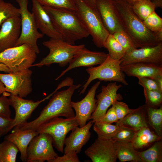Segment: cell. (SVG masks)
Wrapping results in <instances>:
<instances>
[{
  "mask_svg": "<svg viewBox=\"0 0 162 162\" xmlns=\"http://www.w3.org/2000/svg\"><path fill=\"white\" fill-rule=\"evenodd\" d=\"M43 44L49 49V53L40 62L32 64V67L49 66L54 63H58L61 67H65L75 55L85 47L83 44L72 45L62 39L53 38L44 41Z\"/></svg>",
  "mask_w": 162,
  "mask_h": 162,
  "instance_id": "cell-5",
  "label": "cell"
},
{
  "mask_svg": "<svg viewBox=\"0 0 162 162\" xmlns=\"http://www.w3.org/2000/svg\"><path fill=\"white\" fill-rule=\"evenodd\" d=\"M122 86V84L118 85L116 82L102 86L101 92L96 96V109L90 120H92L94 123L99 121L104 116L114 101L120 99L121 95L117 93V92Z\"/></svg>",
  "mask_w": 162,
  "mask_h": 162,
  "instance_id": "cell-14",
  "label": "cell"
},
{
  "mask_svg": "<svg viewBox=\"0 0 162 162\" xmlns=\"http://www.w3.org/2000/svg\"><path fill=\"white\" fill-rule=\"evenodd\" d=\"M112 34L124 48L126 53L137 49L131 38L124 30L116 32Z\"/></svg>",
  "mask_w": 162,
  "mask_h": 162,
  "instance_id": "cell-36",
  "label": "cell"
},
{
  "mask_svg": "<svg viewBox=\"0 0 162 162\" xmlns=\"http://www.w3.org/2000/svg\"><path fill=\"white\" fill-rule=\"evenodd\" d=\"M51 136L46 133H40L29 143L27 150V162H51L58 154L53 147Z\"/></svg>",
  "mask_w": 162,
  "mask_h": 162,
  "instance_id": "cell-10",
  "label": "cell"
},
{
  "mask_svg": "<svg viewBox=\"0 0 162 162\" xmlns=\"http://www.w3.org/2000/svg\"><path fill=\"white\" fill-rule=\"evenodd\" d=\"M32 73L28 68L15 73L0 74V80L4 85L5 92L23 98L32 91Z\"/></svg>",
  "mask_w": 162,
  "mask_h": 162,
  "instance_id": "cell-11",
  "label": "cell"
},
{
  "mask_svg": "<svg viewBox=\"0 0 162 162\" xmlns=\"http://www.w3.org/2000/svg\"><path fill=\"white\" fill-rule=\"evenodd\" d=\"M5 92L3 93V95L0 97V116L5 118L10 119L11 112L10 109L9 99L7 98L10 93Z\"/></svg>",
  "mask_w": 162,
  "mask_h": 162,
  "instance_id": "cell-39",
  "label": "cell"
},
{
  "mask_svg": "<svg viewBox=\"0 0 162 162\" xmlns=\"http://www.w3.org/2000/svg\"><path fill=\"white\" fill-rule=\"evenodd\" d=\"M76 11L82 24L98 48H105V42L109 34L104 27L96 8L91 6L84 0H74Z\"/></svg>",
  "mask_w": 162,
  "mask_h": 162,
  "instance_id": "cell-4",
  "label": "cell"
},
{
  "mask_svg": "<svg viewBox=\"0 0 162 162\" xmlns=\"http://www.w3.org/2000/svg\"><path fill=\"white\" fill-rule=\"evenodd\" d=\"M161 140L148 126L142 128L137 131L131 142L136 150L142 149Z\"/></svg>",
  "mask_w": 162,
  "mask_h": 162,
  "instance_id": "cell-25",
  "label": "cell"
},
{
  "mask_svg": "<svg viewBox=\"0 0 162 162\" xmlns=\"http://www.w3.org/2000/svg\"><path fill=\"white\" fill-rule=\"evenodd\" d=\"M121 70L129 76L147 77L157 80L162 77V66L135 63L121 66Z\"/></svg>",
  "mask_w": 162,
  "mask_h": 162,
  "instance_id": "cell-23",
  "label": "cell"
},
{
  "mask_svg": "<svg viewBox=\"0 0 162 162\" xmlns=\"http://www.w3.org/2000/svg\"><path fill=\"white\" fill-rule=\"evenodd\" d=\"M21 32L20 16L13 17L4 21L0 28V52L15 46Z\"/></svg>",
  "mask_w": 162,
  "mask_h": 162,
  "instance_id": "cell-18",
  "label": "cell"
},
{
  "mask_svg": "<svg viewBox=\"0 0 162 162\" xmlns=\"http://www.w3.org/2000/svg\"><path fill=\"white\" fill-rule=\"evenodd\" d=\"M112 105L114 106L118 121L124 118L132 110L130 109L125 103L117 100L114 101Z\"/></svg>",
  "mask_w": 162,
  "mask_h": 162,
  "instance_id": "cell-40",
  "label": "cell"
},
{
  "mask_svg": "<svg viewBox=\"0 0 162 162\" xmlns=\"http://www.w3.org/2000/svg\"><path fill=\"white\" fill-rule=\"evenodd\" d=\"M5 92L4 85L0 80V95Z\"/></svg>",
  "mask_w": 162,
  "mask_h": 162,
  "instance_id": "cell-49",
  "label": "cell"
},
{
  "mask_svg": "<svg viewBox=\"0 0 162 162\" xmlns=\"http://www.w3.org/2000/svg\"><path fill=\"white\" fill-rule=\"evenodd\" d=\"M55 92L54 91L42 100L35 102L32 100L24 99L18 96L10 93L8 98L10 106L14 108L15 112V117L13 119L11 127V130L16 125H19L26 122L33 111L39 105L48 99Z\"/></svg>",
  "mask_w": 162,
  "mask_h": 162,
  "instance_id": "cell-16",
  "label": "cell"
},
{
  "mask_svg": "<svg viewBox=\"0 0 162 162\" xmlns=\"http://www.w3.org/2000/svg\"><path fill=\"white\" fill-rule=\"evenodd\" d=\"M119 128L112 139L118 144L125 143L131 142L136 131L126 127L117 122Z\"/></svg>",
  "mask_w": 162,
  "mask_h": 162,
  "instance_id": "cell-34",
  "label": "cell"
},
{
  "mask_svg": "<svg viewBox=\"0 0 162 162\" xmlns=\"http://www.w3.org/2000/svg\"><path fill=\"white\" fill-rule=\"evenodd\" d=\"M131 6L136 1L140 0H124Z\"/></svg>",
  "mask_w": 162,
  "mask_h": 162,
  "instance_id": "cell-50",
  "label": "cell"
},
{
  "mask_svg": "<svg viewBox=\"0 0 162 162\" xmlns=\"http://www.w3.org/2000/svg\"><path fill=\"white\" fill-rule=\"evenodd\" d=\"M87 4L95 8L96 0H84Z\"/></svg>",
  "mask_w": 162,
  "mask_h": 162,
  "instance_id": "cell-48",
  "label": "cell"
},
{
  "mask_svg": "<svg viewBox=\"0 0 162 162\" xmlns=\"http://www.w3.org/2000/svg\"><path fill=\"white\" fill-rule=\"evenodd\" d=\"M77 154L69 152L61 156H58L51 162H80Z\"/></svg>",
  "mask_w": 162,
  "mask_h": 162,
  "instance_id": "cell-43",
  "label": "cell"
},
{
  "mask_svg": "<svg viewBox=\"0 0 162 162\" xmlns=\"http://www.w3.org/2000/svg\"><path fill=\"white\" fill-rule=\"evenodd\" d=\"M37 54L31 45L24 44L0 52V63L7 66L11 73H15L32 67Z\"/></svg>",
  "mask_w": 162,
  "mask_h": 162,
  "instance_id": "cell-6",
  "label": "cell"
},
{
  "mask_svg": "<svg viewBox=\"0 0 162 162\" xmlns=\"http://www.w3.org/2000/svg\"><path fill=\"white\" fill-rule=\"evenodd\" d=\"M13 119H8L0 116V138L11 130Z\"/></svg>",
  "mask_w": 162,
  "mask_h": 162,
  "instance_id": "cell-44",
  "label": "cell"
},
{
  "mask_svg": "<svg viewBox=\"0 0 162 162\" xmlns=\"http://www.w3.org/2000/svg\"><path fill=\"white\" fill-rule=\"evenodd\" d=\"M93 129L98 135V138L111 139L114 136L118 128L119 125L107 123L99 121L94 123Z\"/></svg>",
  "mask_w": 162,
  "mask_h": 162,
  "instance_id": "cell-30",
  "label": "cell"
},
{
  "mask_svg": "<svg viewBox=\"0 0 162 162\" xmlns=\"http://www.w3.org/2000/svg\"><path fill=\"white\" fill-rule=\"evenodd\" d=\"M13 129L11 133L4 137V140L14 144L20 153L21 160L27 162L28 146L32 139L39 134L36 130H22L19 125H16Z\"/></svg>",
  "mask_w": 162,
  "mask_h": 162,
  "instance_id": "cell-22",
  "label": "cell"
},
{
  "mask_svg": "<svg viewBox=\"0 0 162 162\" xmlns=\"http://www.w3.org/2000/svg\"><path fill=\"white\" fill-rule=\"evenodd\" d=\"M95 8L103 23L109 34L123 30L113 0H96Z\"/></svg>",
  "mask_w": 162,
  "mask_h": 162,
  "instance_id": "cell-15",
  "label": "cell"
},
{
  "mask_svg": "<svg viewBox=\"0 0 162 162\" xmlns=\"http://www.w3.org/2000/svg\"><path fill=\"white\" fill-rule=\"evenodd\" d=\"M0 162H1L0 160Z\"/></svg>",
  "mask_w": 162,
  "mask_h": 162,
  "instance_id": "cell-51",
  "label": "cell"
},
{
  "mask_svg": "<svg viewBox=\"0 0 162 162\" xmlns=\"http://www.w3.org/2000/svg\"><path fill=\"white\" fill-rule=\"evenodd\" d=\"M15 1L20 7L21 32L15 46L27 44L32 47L37 54H38L40 50L37 40L43 38L44 34L38 32L34 15L28 10V0Z\"/></svg>",
  "mask_w": 162,
  "mask_h": 162,
  "instance_id": "cell-9",
  "label": "cell"
},
{
  "mask_svg": "<svg viewBox=\"0 0 162 162\" xmlns=\"http://www.w3.org/2000/svg\"><path fill=\"white\" fill-rule=\"evenodd\" d=\"M79 126L75 117L66 118L56 117L40 125L36 130L40 133L50 135L53 146L59 152L64 153V141L68 133Z\"/></svg>",
  "mask_w": 162,
  "mask_h": 162,
  "instance_id": "cell-8",
  "label": "cell"
},
{
  "mask_svg": "<svg viewBox=\"0 0 162 162\" xmlns=\"http://www.w3.org/2000/svg\"><path fill=\"white\" fill-rule=\"evenodd\" d=\"M32 13L37 26L41 33L50 38L63 40L61 34L56 29L48 14L43 6L36 0H32Z\"/></svg>",
  "mask_w": 162,
  "mask_h": 162,
  "instance_id": "cell-20",
  "label": "cell"
},
{
  "mask_svg": "<svg viewBox=\"0 0 162 162\" xmlns=\"http://www.w3.org/2000/svg\"><path fill=\"white\" fill-rule=\"evenodd\" d=\"M138 83L143 88L151 90H159L162 92L157 81L154 79L147 77L138 78Z\"/></svg>",
  "mask_w": 162,
  "mask_h": 162,
  "instance_id": "cell-41",
  "label": "cell"
},
{
  "mask_svg": "<svg viewBox=\"0 0 162 162\" xmlns=\"http://www.w3.org/2000/svg\"><path fill=\"white\" fill-rule=\"evenodd\" d=\"M146 109L148 125L153 128L155 133L162 139V106L158 108H153L146 106Z\"/></svg>",
  "mask_w": 162,
  "mask_h": 162,
  "instance_id": "cell-28",
  "label": "cell"
},
{
  "mask_svg": "<svg viewBox=\"0 0 162 162\" xmlns=\"http://www.w3.org/2000/svg\"><path fill=\"white\" fill-rule=\"evenodd\" d=\"M0 71L7 73H11L9 68L7 66L1 63H0Z\"/></svg>",
  "mask_w": 162,
  "mask_h": 162,
  "instance_id": "cell-46",
  "label": "cell"
},
{
  "mask_svg": "<svg viewBox=\"0 0 162 162\" xmlns=\"http://www.w3.org/2000/svg\"><path fill=\"white\" fill-rule=\"evenodd\" d=\"M109 52L108 55L112 59L120 60L126 54V52L112 34H109L105 42V48Z\"/></svg>",
  "mask_w": 162,
  "mask_h": 162,
  "instance_id": "cell-32",
  "label": "cell"
},
{
  "mask_svg": "<svg viewBox=\"0 0 162 162\" xmlns=\"http://www.w3.org/2000/svg\"><path fill=\"white\" fill-rule=\"evenodd\" d=\"M142 162H162V142L161 140L155 142L148 149L139 152L136 151Z\"/></svg>",
  "mask_w": 162,
  "mask_h": 162,
  "instance_id": "cell-27",
  "label": "cell"
},
{
  "mask_svg": "<svg viewBox=\"0 0 162 162\" xmlns=\"http://www.w3.org/2000/svg\"><path fill=\"white\" fill-rule=\"evenodd\" d=\"M100 82V81H98L93 85L86 96L81 100L71 102V106L75 111V117L80 127L85 125L87 122L90 120L96 109L97 100L95 98V95Z\"/></svg>",
  "mask_w": 162,
  "mask_h": 162,
  "instance_id": "cell-17",
  "label": "cell"
},
{
  "mask_svg": "<svg viewBox=\"0 0 162 162\" xmlns=\"http://www.w3.org/2000/svg\"><path fill=\"white\" fill-rule=\"evenodd\" d=\"M122 59L121 66L139 63L162 66V42L154 46L136 49L126 53Z\"/></svg>",
  "mask_w": 162,
  "mask_h": 162,
  "instance_id": "cell-13",
  "label": "cell"
},
{
  "mask_svg": "<svg viewBox=\"0 0 162 162\" xmlns=\"http://www.w3.org/2000/svg\"><path fill=\"white\" fill-rule=\"evenodd\" d=\"M154 36L159 42H162V30L153 32Z\"/></svg>",
  "mask_w": 162,
  "mask_h": 162,
  "instance_id": "cell-45",
  "label": "cell"
},
{
  "mask_svg": "<svg viewBox=\"0 0 162 162\" xmlns=\"http://www.w3.org/2000/svg\"><path fill=\"white\" fill-rule=\"evenodd\" d=\"M122 59L114 60L108 55L105 61L96 67H89L86 69L89 76L82 86L80 94H83L87 87L93 80L98 79L100 81H114L128 86L124 73L121 70V64Z\"/></svg>",
  "mask_w": 162,
  "mask_h": 162,
  "instance_id": "cell-7",
  "label": "cell"
},
{
  "mask_svg": "<svg viewBox=\"0 0 162 162\" xmlns=\"http://www.w3.org/2000/svg\"><path fill=\"white\" fill-rule=\"evenodd\" d=\"M43 7L64 41L74 45L76 41L86 38L89 35L76 10Z\"/></svg>",
  "mask_w": 162,
  "mask_h": 162,
  "instance_id": "cell-3",
  "label": "cell"
},
{
  "mask_svg": "<svg viewBox=\"0 0 162 162\" xmlns=\"http://www.w3.org/2000/svg\"><path fill=\"white\" fill-rule=\"evenodd\" d=\"M118 120L116 112L114 106L112 105L107 111L104 116L99 121L108 124H112L118 122Z\"/></svg>",
  "mask_w": 162,
  "mask_h": 162,
  "instance_id": "cell-42",
  "label": "cell"
},
{
  "mask_svg": "<svg viewBox=\"0 0 162 162\" xmlns=\"http://www.w3.org/2000/svg\"><path fill=\"white\" fill-rule=\"evenodd\" d=\"M117 144L116 155L117 159L122 162L133 161L142 162L138 156L136 150L131 142Z\"/></svg>",
  "mask_w": 162,
  "mask_h": 162,
  "instance_id": "cell-26",
  "label": "cell"
},
{
  "mask_svg": "<svg viewBox=\"0 0 162 162\" xmlns=\"http://www.w3.org/2000/svg\"><path fill=\"white\" fill-rule=\"evenodd\" d=\"M146 106L158 108L162 106V92L159 90H151L143 88Z\"/></svg>",
  "mask_w": 162,
  "mask_h": 162,
  "instance_id": "cell-35",
  "label": "cell"
},
{
  "mask_svg": "<svg viewBox=\"0 0 162 162\" xmlns=\"http://www.w3.org/2000/svg\"><path fill=\"white\" fill-rule=\"evenodd\" d=\"M117 144L112 139L98 138L85 151L93 162H115Z\"/></svg>",
  "mask_w": 162,
  "mask_h": 162,
  "instance_id": "cell-12",
  "label": "cell"
},
{
  "mask_svg": "<svg viewBox=\"0 0 162 162\" xmlns=\"http://www.w3.org/2000/svg\"><path fill=\"white\" fill-rule=\"evenodd\" d=\"M134 12L142 21L155 11L156 8L152 0H140L132 6Z\"/></svg>",
  "mask_w": 162,
  "mask_h": 162,
  "instance_id": "cell-31",
  "label": "cell"
},
{
  "mask_svg": "<svg viewBox=\"0 0 162 162\" xmlns=\"http://www.w3.org/2000/svg\"><path fill=\"white\" fill-rule=\"evenodd\" d=\"M117 123L136 131L145 127H148L146 106L141 105L132 111Z\"/></svg>",
  "mask_w": 162,
  "mask_h": 162,
  "instance_id": "cell-24",
  "label": "cell"
},
{
  "mask_svg": "<svg viewBox=\"0 0 162 162\" xmlns=\"http://www.w3.org/2000/svg\"><path fill=\"white\" fill-rule=\"evenodd\" d=\"M94 122L92 120L81 127H76L70 135L65 138L64 148V154L70 152L76 154L81 152L83 146L89 140L91 133L90 129Z\"/></svg>",
  "mask_w": 162,
  "mask_h": 162,
  "instance_id": "cell-21",
  "label": "cell"
},
{
  "mask_svg": "<svg viewBox=\"0 0 162 162\" xmlns=\"http://www.w3.org/2000/svg\"><path fill=\"white\" fill-rule=\"evenodd\" d=\"M43 6L76 10L74 0H36Z\"/></svg>",
  "mask_w": 162,
  "mask_h": 162,
  "instance_id": "cell-37",
  "label": "cell"
},
{
  "mask_svg": "<svg viewBox=\"0 0 162 162\" xmlns=\"http://www.w3.org/2000/svg\"><path fill=\"white\" fill-rule=\"evenodd\" d=\"M82 85L73 84L67 89L56 91L52 96L47 105L43 108L38 117L34 120L19 125L22 130H36L41 124L56 117L66 118L75 117V114L71 105V98L75 90Z\"/></svg>",
  "mask_w": 162,
  "mask_h": 162,
  "instance_id": "cell-1",
  "label": "cell"
},
{
  "mask_svg": "<svg viewBox=\"0 0 162 162\" xmlns=\"http://www.w3.org/2000/svg\"><path fill=\"white\" fill-rule=\"evenodd\" d=\"M16 16H20L19 8L10 3L0 0V28L4 21Z\"/></svg>",
  "mask_w": 162,
  "mask_h": 162,
  "instance_id": "cell-33",
  "label": "cell"
},
{
  "mask_svg": "<svg viewBox=\"0 0 162 162\" xmlns=\"http://www.w3.org/2000/svg\"><path fill=\"white\" fill-rule=\"evenodd\" d=\"M19 150L12 142L4 140L0 143L1 162H15Z\"/></svg>",
  "mask_w": 162,
  "mask_h": 162,
  "instance_id": "cell-29",
  "label": "cell"
},
{
  "mask_svg": "<svg viewBox=\"0 0 162 162\" xmlns=\"http://www.w3.org/2000/svg\"><path fill=\"white\" fill-rule=\"evenodd\" d=\"M143 22L146 26L153 32L162 30V18L155 11L143 20Z\"/></svg>",
  "mask_w": 162,
  "mask_h": 162,
  "instance_id": "cell-38",
  "label": "cell"
},
{
  "mask_svg": "<svg viewBox=\"0 0 162 162\" xmlns=\"http://www.w3.org/2000/svg\"><path fill=\"white\" fill-rule=\"evenodd\" d=\"M156 8H162V0H152Z\"/></svg>",
  "mask_w": 162,
  "mask_h": 162,
  "instance_id": "cell-47",
  "label": "cell"
},
{
  "mask_svg": "<svg viewBox=\"0 0 162 162\" xmlns=\"http://www.w3.org/2000/svg\"><path fill=\"white\" fill-rule=\"evenodd\" d=\"M114 1L123 30L137 48L154 46L160 43L155 38L153 32L146 26L143 21L134 13L131 5L124 0Z\"/></svg>",
  "mask_w": 162,
  "mask_h": 162,
  "instance_id": "cell-2",
  "label": "cell"
},
{
  "mask_svg": "<svg viewBox=\"0 0 162 162\" xmlns=\"http://www.w3.org/2000/svg\"><path fill=\"white\" fill-rule=\"evenodd\" d=\"M108 54L103 52L92 51L85 47L76 54L69 62L68 68L56 79L58 80L71 70L78 67H90L102 64L106 59Z\"/></svg>",
  "mask_w": 162,
  "mask_h": 162,
  "instance_id": "cell-19",
  "label": "cell"
}]
</instances>
